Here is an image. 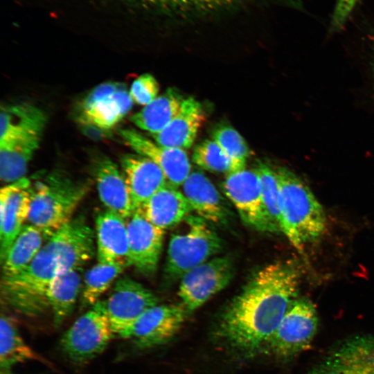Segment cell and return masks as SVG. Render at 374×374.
Instances as JSON below:
<instances>
[{"label":"cell","mask_w":374,"mask_h":374,"mask_svg":"<svg viewBox=\"0 0 374 374\" xmlns=\"http://www.w3.org/2000/svg\"><path fill=\"white\" fill-rule=\"evenodd\" d=\"M301 269L278 261L257 270L223 310L215 337L228 349L250 357L264 348L297 299Z\"/></svg>","instance_id":"obj_1"},{"label":"cell","mask_w":374,"mask_h":374,"mask_svg":"<svg viewBox=\"0 0 374 374\" xmlns=\"http://www.w3.org/2000/svg\"><path fill=\"white\" fill-rule=\"evenodd\" d=\"M280 187V229L298 250L318 240L326 229L323 208L310 188L292 170L276 169Z\"/></svg>","instance_id":"obj_2"},{"label":"cell","mask_w":374,"mask_h":374,"mask_svg":"<svg viewBox=\"0 0 374 374\" xmlns=\"http://www.w3.org/2000/svg\"><path fill=\"white\" fill-rule=\"evenodd\" d=\"M60 271L58 254L47 240L28 266L15 275L2 276V302L26 316L39 315L49 308L48 290Z\"/></svg>","instance_id":"obj_3"},{"label":"cell","mask_w":374,"mask_h":374,"mask_svg":"<svg viewBox=\"0 0 374 374\" xmlns=\"http://www.w3.org/2000/svg\"><path fill=\"white\" fill-rule=\"evenodd\" d=\"M90 186L88 181H74L61 172L49 173L32 186L28 224L40 229L50 238L72 219Z\"/></svg>","instance_id":"obj_4"},{"label":"cell","mask_w":374,"mask_h":374,"mask_svg":"<svg viewBox=\"0 0 374 374\" xmlns=\"http://www.w3.org/2000/svg\"><path fill=\"white\" fill-rule=\"evenodd\" d=\"M185 231L171 235L165 267L166 276L181 278L186 272L210 260L222 249V241L208 224L195 215L185 220Z\"/></svg>","instance_id":"obj_5"},{"label":"cell","mask_w":374,"mask_h":374,"mask_svg":"<svg viewBox=\"0 0 374 374\" xmlns=\"http://www.w3.org/2000/svg\"><path fill=\"white\" fill-rule=\"evenodd\" d=\"M103 300H99L64 332L60 347L76 364L87 363L100 355L113 335Z\"/></svg>","instance_id":"obj_6"},{"label":"cell","mask_w":374,"mask_h":374,"mask_svg":"<svg viewBox=\"0 0 374 374\" xmlns=\"http://www.w3.org/2000/svg\"><path fill=\"white\" fill-rule=\"evenodd\" d=\"M318 326L319 318L314 305L307 299H297L265 348L277 359H292L310 348Z\"/></svg>","instance_id":"obj_7"},{"label":"cell","mask_w":374,"mask_h":374,"mask_svg":"<svg viewBox=\"0 0 374 374\" xmlns=\"http://www.w3.org/2000/svg\"><path fill=\"white\" fill-rule=\"evenodd\" d=\"M222 188L246 224L260 232L274 233L280 231L267 214L262 197L260 179L254 168H245L226 175Z\"/></svg>","instance_id":"obj_8"},{"label":"cell","mask_w":374,"mask_h":374,"mask_svg":"<svg viewBox=\"0 0 374 374\" xmlns=\"http://www.w3.org/2000/svg\"><path fill=\"white\" fill-rule=\"evenodd\" d=\"M233 259L214 257L186 272L181 278L178 296L188 312L201 307L224 289L234 275Z\"/></svg>","instance_id":"obj_9"},{"label":"cell","mask_w":374,"mask_h":374,"mask_svg":"<svg viewBox=\"0 0 374 374\" xmlns=\"http://www.w3.org/2000/svg\"><path fill=\"white\" fill-rule=\"evenodd\" d=\"M114 335L126 337L134 321L158 304L154 294L140 283L125 276L115 282L110 295L103 300Z\"/></svg>","instance_id":"obj_10"},{"label":"cell","mask_w":374,"mask_h":374,"mask_svg":"<svg viewBox=\"0 0 374 374\" xmlns=\"http://www.w3.org/2000/svg\"><path fill=\"white\" fill-rule=\"evenodd\" d=\"M304 374H374V335H356L339 341Z\"/></svg>","instance_id":"obj_11"},{"label":"cell","mask_w":374,"mask_h":374,"mask_svg":"<svg viewBox=\"0 0 374 374\" xmlns=\"http://www.w3.org/2000/svg\"><path fill=\"white\" fill-rule=\"evenodd\" d=\"M188 313L182 304H157L134 321L126 339L141 349L162 345L177 333Z\"/></svg>","instance_id":"obj_12"},{"label":"cell","mask_w":374,"mask_h":374,"mask_svg":"<svg viewBox=\"0 0 374 374\" xmlns=\"http://www.w3.org/2000/svg\"><path fill=\"white\" fill-rule=\"evenodd\" d=\"M32 186L30 181L24 177L0 190L1 262L28 220Z\"/></svg>","instance_id":"obj_13"},{"label":"cell","mask_w":374,"mask_h":374,"mask_svg":"<svg viewBox=\"0 0 374 374\" xmlns=\"http://www.w3.org/2000/svg\"><path fill=\"white\" fill-rule=\"evenodd\" d=\"M124 142L136 153L154 161L163 172L168 184L178 188L191 172V165L184 150L163 147L133 128L118 131Z\"/></svg>","instance_id":"obj_14"},{"label":"cell","mask_w":374,"mask_h":374,"mask_svg":"<svg viewBox=\"0 0 374 374\" xmlns=\"http://www.w3.org/2000/svg\"><path fill=\"white\" fill-rule=\"evenodd\" d=\"M48 241L58 254L60 271L82 268L94 255V234L83 215L72 218Z\"/></svg>","instance_id":"obj_15"},{"label":"cell","mask_w":374,"mask_h":374,"mask_svg":"<svg viewBox=\"0 0 374 374\" xmlns=\"http://www.w3.org/2000/svg\"><path fill=\"white\" fill-rule=\"evenodd\" d=\"M127 228L132 265L144 276L153 274L162 250L164 229L148 222L139 209L128 219Z\"/></svg>","instance_id":"obj_16"},{"label":"cell","mask_w":374,"mask_h":374,"mask_svg":"<svg viewBox=\"0 0 374 374\" xmlns=\"http://www.w3.org/2000/svg\"><path fill=\"white\" fill-rule=\"evenodd\" d=\"M96 253L98 262L132 265L125 219L106 209L96 218Z\"/></svg>","instance_id":"obj_17"},{"label":"cell","mask_w":374,"mask_h":374,"mask_svg":"<svg viewBox=\"0 0 374 374\" xmlns=\"http://www.w3.org/2000/svg\"><path fill=\"white\" fill-rule=\"evenodd\" d=\"M120 162L134 211L168 184L161 168L147 157L128 153Z\"/></svg>","instance_id":"obj_18"},{"label":"cell","mask_w":374,"mask_h":374,"mask_svg":"<svg viewBox=\"0 0 374 374\" xmlns=\"http://www.w3.org/2000/svg\"><path fill=\"white\" fill-rule=\"evenodd\" d=\"M140 10L182 19L205 18L233 11L244 0H118Z\"/></svg>","instance_id":"obj_19"},{"label":"cell","mask_w":374,"mask_h":374,"mask_svg":"<svg viewBox=\"0 0 374 374\" xmlns=\"http://www.w3.org/2000/svg\"><path fill=\"white\" fill-rule=\"evenodd\" d=\"M92 171L102 203L107 210L129 219L134 209L121 170L109 157L100 155L93 159Z\"/></svg>","instance_id":"obj_20"},{"label":"cell","mask_w":374,"mask_h":374,"mask_svg":"<svg viewBox=\"0 0 374 374\" xmlns=\"http://www.w3.org/2000/svg\"><path fill=\"white\" fill-rule=\"evenodd\" d=\"M206 121L202 104L193 97L184 98L172 121L159 132L151 134L158 145L167 148H190Z\"/></svg>","instance_id":"obj_21"},{"label":"cell","mask_w":374,"mask_h":374,"mask_svg":"<svg viewBox=\"0 0 374 374\" xmlns=\"http://www.w3.org/2000/svg\"><path fill=\"white\" fill-rule=\"evenodd\" d=\"M182 190L197 215L208 222L227 223L229 208L214 184L202 172H191L182 185Z\"/></svg>","instance_id":"obj_22"},{"label":"cell","mask_w":374,"mask_h":374,"mask_svg":"<svg viewBox=\"0 0 374 374\" xmlns=\"http://www.w3.org/2000/svg\"><path fill=\"white\" fill-rule=\"evenodd\" d=\"M137 209L148 222L164 230L179 224L193 212L184 193L168 184Z\"/></svg>","instance_id":"obj_23"},{"label":"cell","mask_w":374,"mask_h":374,"mask_svg":"<svg viewBox=\"0 0 374 374\" xmlns=\"http://www.w3.org/2000/svg\"><path fill=\"white\" fill-rule=\"evenodd\" d=\"M46 123L45 114L28 103L1 107L0 141L21 136H42Z\"/></svg>","instance_id":"obj_24"},{"label":"cell","mask_w":374,"mask_h":374,"mask_svg":"<svg viewBox=\"0 0 374 374\" xmlns=\"http://www.w3.org/2000/svg\"><path fill=\"white\" fill-rule=\"evenodd\" d=\"M41 136H21L0 141V176L2 181L12 183L23 177Z\"/></svg>","instance_id":"obj_25"},{"label":"cell","mask_w":374,"mask_h":374,"mask_svg":"<svg viewBox=\"0 0 374 374\" xmlns=\"http://www.w3.org/2000/svg\"><path fill=\"white\" fill-rule=\"evenodd\" d=\"M82 268L60 271L49 286L47 298L57 327L73 312L78 296L82 292Z\"/></svg>","instance_id":"obj_26"},{"label":"cell","mask_w":374,"mask_h":374,"mask_svg":"<svg viewBox=\"0 0 374 374\" xmlns=\"http://www.w3.org/2000/svg\"><path fill=\"white\" fill-rule=\"evenodd\" d=\"M48 239L40 229L26 224L1 262L2 276L15 275L28 266Z\"/></svg>","instance_id":"obj_27"},{"label":"cell","mask_w":374,"mask_h":374,"mask_svg":"<svg viewBox=\"0 0 374 374\" xmlns=\"http://www.w3.org/2000/svg\"><path fill=\"white\" fill-rule=\"evenodd\" d=\"M184 98L170 88L130 117L139 128L150 134L161 131L179 112Z\"/></svg>","instance_id":"obj_28"},{"label":"cell","mask_w":374,"mask_h":374,"mask_svg":"<svg viewBox=\"0 0 374 374\" xmlns=\"http://www.w3.org/2000/svg\"><path fill=\"white\" fill-rule=\"evenodd\" d=\"M132 103L130 92L123 85L111 96L80 111L78 121L83 125L108 130L124 118Z\"/></svg>","instance_id":"obj_29"},{"label":"cell","mask_w":374,"mask_h":374,"mask_svg":"<svg viewBox=\"0 0 374 374\" xmlns=\"http://www.w3.org/2000/svg\"><path fill=\"white\" fill-rule=\"evenodd\" d=\"M29 361L51 365L25 342L14 321L2 314L0 319L1 370H11L13 366Z\"/></svg>","instance_id":"obj_30"},{"label":"cell","mask_w":374,"mask_h":374,"mask_svg":"<svg viewBox=\"0 0 374 374\" xmlns=\"http://www.w3.org/2000/svg\"><path fill=\"white\" fill-rule=\"evenodd\" d=\"M123 266L99 262L84 275L81 292L82 306L92 307L125 269Z\"/></svg>","instance_id":"obj_31"},{"label":"cell","mask_w":374,"mask_h":374,"mask_svg":"<svg viewBox=\"0 0 374 374\" xmlns=\"http://www.w3.org/2000/svg\"><path fill=\"white\" fill-rule=\"evenodd\" d=\"M192 159L201 168L226 175L246 168L231 159L214 140L206 139L197 144Z\"/></svg>","instance_id":"obj_32"},{"label":"cell","mask_w":374,"mask_h":374,"mask_svg":"<svg viewBox=\"0 0 374 374\" xmlns=\"http://www.w3.org/2000/svg\"><path fill=\"white\" fill-rule=\"evenodd\" d=\"M260 184L262 197L267 214L274 224L280 229V187L276 170L259 161L254 168Z\"/></svg>","instance_id":"obj_33"},{"label":"cell","mask_w":374,"mask_h":374,"mask_svg":"<svg viewBox=\"0 0 374 374\" xmlns=\"http://www.w3.org/2000/svg\"><path fill=\"white\" fill-rule=\"evenodd\" d=\"M212 138L234 161L246 167L252 152L241 134L229 125H221L212 132Z\"/></svg>","instance_id":"obj_34"},{"label":"cell","mask_w":374,"mask_h":374,"mask_svg":"<svg viewBox=\"0 0 374 374\" xmlns=\"http://www.w3.org/2000/svg\"><path fill=\"white\" fill-rule=\"evenodd\" d=\"M129 92L133 102L145 106L159 96V84L152 75L144 73L134 80Z\"/></svg>","instance_id":"obj_35"},{"label":"cell","mask_w":374,"mask_h":374,"mask_svg":"<svg viewBox=\"0 0 374 374\" xmlns=\"http://www.w3.org/2000/svg\"><path fill=\"white\" fill-rule=\"evenodd\" d=\"M359 0H336L332 12L329 32L341 30L346 25Z\"/></svg>","instance_id":"obj_36"},{"label":"cell","mask_w":374,"mask_h":374,"mask_svg":"<svg viewBox=\"0 0 374 374\" xmlns=\"http://www.w3.org/2000/svg\"><path fill=\"white\" fill-rule=\"evenodd\" d=\"M123 86L118 82H108L95 87L82 100L79 107V112L88 109L97 103L111 96Z\"/></svg>","instance_id":"obj_37"},{"label":"cell","mask_w":374,"mask_h":374,"mask_svg":"<svg viewBox=\"0 0 374 374\" xmlns=\"http://www.w3.org/2000/svg\"><path fill=\"white\" fill-rule=\"evenodd\" d=\"M0 374H17L12 372L11 370H1Z\"/></svg>","instance_id":"obj_38"},{"label":"cell","mask_w":374,"mask_h":374,"mask_svg":"<svg viewBox=\"0 0 374 374\" xmlns=\"http://www.w3.org/2000/svg\"><path fill=\"white\" fill-rule=\"evenodd\" d=\"M371 68H372V72L374 76V48H373V59L371 61Z\"/></svg>","instance_id":"obj_39"}]
</instances>
